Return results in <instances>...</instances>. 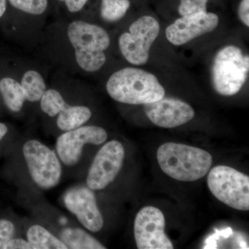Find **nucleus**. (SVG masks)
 Returning a JSON list of instances; mask_svg holds the SVG:
<instances>
[{
    "label": "nucleus",
    "instance_id": "nucleus-4",
    "mask_svg": "<svg viewBox=\"0 0 249 249\" xmlns=\"http://www.w3.org/2000/svg\"><path fill=\"white\" fill-rule=\"evenodd\" d=\"M249 71V57L233 45L223 47L214 56L212 67L213 85L222 96L235 95L242 89Z\"/></svg>",
    "mask_w": 249,
    "mask_h": 249
},
{
    "label": "nucleus",
    "instance_id": "nucleus-2",
    "mask_svg": "<svg viewBox=\"0 0 249 249\" xmlns=\"http://www.w3.org/2000/svg\"><path fill=\"white\" fill-rule=\"evenodd\" d=\"M160 169L181 181H195L204 178L213 163L211 154L199 147L176 142H165L157 150Z\"/></svg>",
    "mask_w": 249,
    "mask_h": 249
},
{
    "label": "nucleus",
    "instance_id": "nucleus-12",
    "mask_svg": "<svg viewBox=\"0 0 249 249\" xmlns=\"http://www.w3.org/2000/svg\"><path fill=\"white\" fill-rule=\"evenodd\" d=\"M219 22L217 15L207 11L181 16L167 27L165 36L173 45H183L214 31Z\"/></svg>",
    "mask_w": 249,
    "mask_h": 249
},
{
    "label": "nucleus",
    "instance_id": "nucleus-7",
    "mask_svg": "<svg viewBox=\"0 0 249 249\" xmlns=\"http://www.w3.org/2000/svg\"><path fill=\"white\" fill-rule=\"evenodd\" d=\"M160 31V23L155 18L144 16L139 18L131 24L128 32L119 37V49L123 56L132 65H145Z\"/></svg>",
    "mask_w": 249,
    "mask_h": 249
},
{
    "label": "nucleus",
    "instance_id": "nucleus-1",
    "mask_svg": "<svg viewBox=\"0 0 249 249\" xmlns=\"http://www.w3.org/2000/svg\"><path fill=\"white\" fill-rule=\"evenodd\" d=\"M106 89L114 101L129 105L155 102L165 94L155 75L134 67H126L113 73L107 80Z\"/></svg>",
    "mask_w": 249,
    "mask_h": 249
},
{
    "label": "nucleus",
    "instance_id": "nucleus-8",
    "mask_svg": "<svg viewBox=\"0 0 249 249\" xmlns=\"http://www.w3.org/2000/svg\"><path fill=\"white\" fill-rule=\"evenodd\" d=\"M108 137L103 127L96 125H82L62 132L57 138L55 152L62 165L72 168L79 164L87 145H100Z\"/></svg>",
    "mask_w": 249,
    "mask_h": 249
},
{
    "label": "nucleus",
    "instance_id": "nucleus-21",
    "mask_svg": "<svg viewBox=\"0 0 249 249\" xmlns=\"http://www.w3.org/2000/svg\"><path fill=\"white\" fill-rule=\"evenodd\" d=\"M9 2L15 9L34 16L43 14L48 6L47 0H9Z\"/></svg>",
    "mask_w": 249,
    "mask_h": 249
},
{
    "label": "nucleus",
    "instance_id": "nucleus-11",
    "mask_svg": "<svg viewBox=\"0 0 249 249\" xmlns=\"http://www.w3.org/2000/svg\"><path fill=\"white\" fill-rule=\"evenodd\" d=\"M134 238L139 249H173V243L165 233V217L158 208L146 206L134 220Z\"/></svg>",
    "mask_w": 249,
    "mask_h": 249
},
{
    "label": "nucleus",
    "instance_id": "nucleus-10",
    "mask_svg": "<svg viewBox=\"0 0 249 249\" xmlns=\"http://www.w3.org/2000/svg\"><path fill=\"white\" fill-rule=\"evenodd\" d=\"M62 204L85 230L93 233L102 230L104 219L95 191L86 184L69 188L62 196Z\"/></svg>",
    "mask_w": 249,
    "mask_h": 249
},
{
    "label": "nucleus",
    "instance_id": "nucleus-13",
    "mask_svg": "<svg viewBox=\"0 0 249 249\" xmlns=\"http://www.w3.org/2000/svg\"><path fill=\"white\" fill-rule=\"evenodd\" d=\"M144 111L152 124L163 128H174L186 124L196 114L188 103L165 96L155 102L144 105Z\"/></svg>",
    "mask_w": 249,
    "mask_h": 249
},
{
    "label": "nucleus",
    "instance_id": "nucleus-28",
    "mask_svg": "<svg viewBox=\"0 0 249 249\" xmlns=\"http://www.w3.org/2000/svg\"><path fill=\"white\" fill-rule=\"evenodd\" d=\"M6 10V0H0V18L4 16Z\"/></svg>",
    "mask_w": 249,
    "mask_h": 249
},
{
    "label": "nucleus",
    "instance_id": "nucleus-17",
    "mask_svg": "<svg viewBox=\"0 0 249 249\" xmlns=\"http://www.w3.org/2000/svg\"><path fill=\"white\" fill-rule=\"evenodd\" d=\"M0 95L6 107L14 113L22 110L24 103L27 101L21 83L10 77L0 80Z\"/></svg>",
    "mask_w": 249,
    "mask_h": 249
},
{
    "label": "nucleus",
    "instance_id": "nucleus-9",
    "mask_svg": "<svg viewBox=\"0 0 249 249\" xmlns=\"http://www.w3.org/2000/svg\"><path fill=\"white\" fill-rule=\"evenodd\" d=\"M124 156V148L120 142L111 140L106 142L90 165L85 184L93 191L106 189L122 169Z\"/></svg>",
    "mask_w": 249,
    "mask_h": 249
},
{
    "label": "nucleus",
    "instance_id": "nucleus-3",
    "mask_svg": "<svg viewBox=\"0 0 249 249\" xmlns=\"http://www.w3.org/2000/svg\"><path fill=\"white\" fill-rule=\"evenodd\" d=\"M67 36L82 70L95 72L104 66L105 51L110 45V37L103 28L84 21H73L67 28Z\"/></svg>",
    "mask_w": 249,
    "mask_h": 249
},
{
    "label": "nucleus",
    "instance_id": "nucleus-5",
    "mask_svg": "<svg viewBox=\"0 0 249 249\" xmlns=\"http://www.w3.org/2000/svg\"><path fill=\"white\" fill-rule=\"evenodd\" d=\"M22 150L29 177L39 189L49 191L58 186L63 167L55 150L37 139L27 140Z\"/></svg>",
    "mask_w": 249,
    "mask_h": 249
},
{
    "label": "nucleus",
    "instance_id": "nucleus-16",
    "mask_svg": "<svg viewBox=\"0 0 249 249\" xmlns=\"http://www.w3.org/2000/svg\"><path fill=\"white\" fill-rule=\"evenodd\" d=\"M92 116L89 107L85 106H71L67 103L57 116L56 125L62 132L78 128L86 124Z\"/></svg>",
    "mask_w": 249,
    "mask_h": 249
},
{
    "label": "nucleus",
    "instance_id": "nucleus-27",
    "mask_svg": "<svg viewBox=\"0 0 249 249\" xmlns=\"http://www.w3.org/2000/svg\"><path fill=\"white\" fill-rule=\"evenodd\" d=\"M8 132H9V128H8L7 125L4 123L0 122V142L4 139Z\"/></svg>",
    "mask_w": 249,
    "mask_h": 249
},
{
    "label": "nucleus",
    "instance_id": "nucleus-20",
    "mask_svg": "<svg viewBox=\"0 0 249 249\" xmlns=\"http://www.w3.org/2000/svg\"><path fill=\"white\" fill-rule=\"evenodd\" d=\"M40 105L41 110L46 115L54 118L65 107L67 102L58 90L49 89L41 98Z\"/></svg>",
    "mask_w": 249,
    "mask_h": 249
},
{
    "label": "nucleus",
    "instance_id": "nucleus-6",
    "mask_svg": "<svg viewBox=\"0 0 249 249\" xmlns=\"http://www.w3.org/2000/svg\"><path fill=\"white\" fill-rule=\"evenodd\" d=\"M208 186L212 194L229 207L249 210V178L238 170L217 165L210 171Z\"/></svg>",
    "mask_w": 249,
    "mask_h": 249
},
{
    "label": "nucleus",
    "instance_id": "nucleus-19",
    "mask_svg": "<svg viewBox=\"0 0 249 249\" xmlns=\"http://www.w3.org/2000/svg\"><path fill=\"white\" fill-rule=\"evenodd\" d=\"M129 7V0H102L101 16L103 19L107 22H116L125 16Z\"/></svg>",
    "mask_w": 249,
    "mask_h": 249
},
{
    "label": "nucleus",
    "instance_id": "nucleus-23",
    "mask_svg": "<svg viewBox=\"0 0 249 249\" xmlns=\"http://www.w3.org/2000/svg\"><path fill=\"white\" fill-rule=\"evenodd\" d=\"M17 227L14 221L8 218H0V249L13 237H16Z\"/></svg>",
    "mask_w": 249,
    "mask_h": 249
},
{
    "label": "nucleus",
    "instance_id": "nucleus-14",
    "mask_svg": "<svg viewBox=\"0 0 249 249\" xmlns=\"http://www.w3.org/2000/svg\"><path fill=\"white\" fill-rule=\"evenodd\" d=\"M68 249H106L102 243L84 228L67 225L58 228L54 232Z\"/></svg>",
    "mask_w": 249,
    "mask_h": 249
},
{
    "label": "nucleus",
    "instance_id": "nucleus-24",
    "mask_svg": "<svg viewBox=\"0 0 249 249\" xmlns=\"http://www.w3.org/2000/svg\"><path fill=\"white\" fill-rule=\"evenodd\" d=\"M3 249H33V248L25 237H18L16 235L4 246Z\"/></svg>",
    "mask_w": 249,
    "mask_h": 249
},
{
    "label": "nucleus",
    "instance_id": "nucleus-25",
    "mask_svg": "<svg viewBox=\"0 0 249 249\" xmlns=\"http://www.w3.org/2000/svg\"><path fill=\"white\" fill-rule=\"evenodd\" d=\"M239 18L242 23L249 27V0H242L238 7Z\"/></svg>",
    "mask_w": 249,
    "mask_h": 249
},
{
    "label": "nucleus",
    "instance_id": "nucleus-15",
    "mask_svg": "<svg viewBox=\"0 0 249 249\" xmlns=\"http://www.w3.org/2000/svg\"><path fill=\"white\" fill-rule=\"evenodd\" d=\"M24 236L33 249H68L52 230L37 223L29 225Z\"/></svg>",
    "mask_w": 249,
    "mask_h": 249
},
{
    "label": "nucleus",
    "instance_id": "nucleus-26",
    "mask_svg": "<svg viewBox=\"0 0 249 249\" xmlns=\"http://www.w3.org/2000/svg\"><path fill=\"white\" fill-rule=\"evenodd\" d=\"M64 1L66 5L67 9L71 13L79 12L84 8L89 0H60Z\"/></svg>",
    "mask_w": 249,
    "mask_h": 249
},
{
    "label": "nucleus",
    "instance_id": "nucleus-18",
    "mask_svg": "<svg viewBox=\"0 0 249 249\" xmlns=\"http://www.w3.org/2000/svg\"><path fill=\"white\" fill-rule=\"evenodd\" d=\"M20 83L25 93L26 101L30 103L40 102L47 89L45 79L36 70L26 71L23 74Z\"/></svg>",
    "mask_w": 249,
    "mask_h": 249
},
{
    "label": "nucleus",
    "instance_id": "nucleus-22",
    "mask_svg": "<svg viewBox=\"0 0 249 249\" xmlns=\"http://www.w3.org/2000/svg\"><path fill=\"white\" fill-rule=\"evenodd\" d=\"M209 0H180L178 14L181 16L206 12Z\"/></svg>",
    "mask_w": 249,
    "mask_h": 249
}]
</instances>
